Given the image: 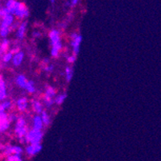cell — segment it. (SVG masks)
<instances>
[{
  "label": "cell",
  "mask_w": 161,
  "mask_h": 161,
  "mask_svg": "<svg viewBox=\"0 0 161 161\" xmlns=\"http://www.w3.org/2000/svg\"><path fill=\"white\" fill-rule=\"evenodd\" d=\"M28 122L23 114H19L17 119L16 122L13 124V133L17 139L24 143V139H25L26 135L28 134L29 130Z\"/></svg>",
  "instance_id": "6da1fadb"
},
{
  "label": "cell",
  "mask_w": 161,
  "mask_h": 161,
  "mask_svg": "<svg viewBox=\"0 0 161 161\" xmlns=\"http://www.w3.org/2000/svg\"><path fill=\"white\" fill-rule=\"evenodd\" d=\"M43 138H44V132L42 130L31 128L26 135L24 144H41Z\"/></svg>",
  "instance_id": "7a4b0ae2"
},
{
  "label": "cell",
  "mask_w": 161,
  "mask_h": 161,
  "mask_svg": "<svg viewBox=\"0 0 161 161\" xmlns=\"http://www.w3.org/2000/svg\"><path fill=\"white\" fill-rule=\"evenodd\" d=\"M57 96V90L51 86H47L43 94V103L47 108H51L55 105V97Z\"/></svg>",
  "instance_id": "3957f363"
},
{
  "label": "cell",
  "mask_w": 161,
  "mask_h": 161,
  "mask_svg": "<svg viewBox=\"0 0 161 161\" xmlns=\"http://www.w3.org/2000/svg\"><path fill=\"white\" fill-rule=\"evenodd\" d=\"M81 41H82V36L79 33L73 32L70 35V45L73 49V54L77 56L80 51Z\"/></svg>",
  "instance_id": "277c9868"
},
{
  "label": "cell",
  "mask_w": 161,
  "mask_h": 161,
  "mask_svg": "<svg viewBox=\"0 0 161 161\" xmlns=\"http://www.w3.org/2000/svg\"><path fill=\"white\" fill-rule=\"evenodd\" d=\"M30 102L25 96L19 97L15 101V108L16 111L19 114H24L27 112L29 108Z\"/></svg>",
  "instance_id": "5b68a950"
},
{
  "label": "cell",
  "mask_w": 161,
  "mask_h": 161,
  "mask_svg": "<svg viewBox=\"0 0 161 161\" xmlns=\"http://www.w3.org/2000/svg\"><path fill=\"white\" fill-rule=\"evenodd\" d=\"M14 16L19 21H24V20H25V19L29 16V11H28V8H27L25 3L19 2L18 8L15 11V14H14Z\"/></svg>",
  "instance_id": "8992f818"
},
{
  "label": "cell",
  "mask_w": 161,
  "mask_h": 161,
  "mask_svg": "<svg viewBox=\"0 0 161 161\" xmlns=\"http://www.w3.org/2000/svg\"><path fill=\"white\" fill-rule=\"evenodd\" d=\"M24 152V149L22 147L17 144H6L5 147L3 149V155L6 156H10V155H21Z\"/></svg>",
  "instance_id": "52a82bcc"
},
{
  "label": "cell",
  "mask_w": 161,
  "mask_h": 161,
  "mask_svg": "<svg viewBox=\"0 0 161 161\" xmlns=\"http://www.w3.org/2000/svg\"><path fill=\"white\" fill-rule=\"evenodd\" d=\"M11 123L8 119V113H0V134H5L11 129Z\"/></svg>",
  "instance_id": "ba28073f"
},
{
  "label": "cell",
  "mask_w": 161,
  "mask_h": 161,
  "mask_svg": "<svg viewBox=\"0 0 161 161\" xmlns=\"http://www.w3.org/2000/svg\"><path fill=\"white\" fill-rule=\"evenodd\" d=\"M27 29H28V21L27 20L21 21L18 28L15 31V38L18 41H22L25 38Z\"/></svg>",
  "instance_id": "9c48e42d"
},
{
  "label": "cell",
  "mask_w": 161,
  "mask_h": 161,
  "mask_svg": "<svg viewBox=\"0 0 161 161\" xmlns=\"http://www.w3.org/2000/svg\"><path fill=\"white\" fill-rule=\"evenodd\" d=\"M42 148L43 147L41 144H27L24 148V152L28 157H33L40 153Z\"/></svg>",
  "instance_id": "30bf717a"
},
{
  "label": "cell",
  "mask_w": 161,
  "mask_h": 161,
  "mask_svg": "<svg viewBox=\"0 0 161 161\" xmlns=\"http://www.w3.org/2000/svg\"><path fill=\"white\" fill-rule=\"evenodd\" d=\"M8 85L6 82L5 79L2 75H0V103L8 99Z\"/></svg>",
  "instance_id": "8fae6325"
},
{
  "label": "cell",
  "mask_w": 161,
  "mask_h": 161,
  "mask_svg": "<svg viewBox=\"0 0 161 161\" xmlns=\"http://www.w3.org/2000/svg\"><path fill=\"white\" fill-rule=\"evenodd\" d=\"M30 105H31V110L35 113V114H39L40 115L42 112L44 110V105L42 102H40V100L37 99H32L30 102Z\"/></svg>",
  "instance_id": "7c38bea8"
},
{
  "label": "cell",
  "mask_w": 161,
  "mask_h": 161,
  "mask_svg": "<svg viewBox=\"0 0 161 161\" xmlns=\"http://www.w3.org/2000/svg\"><path fill=\"white\" fill-rule=\"evenodd\" d=\"M48 38H49L51 46L59 44V43L61 42L60 31L57 29H52L48 32Z\"/></svg>",
  "instance_id": "4fadbf2b"
},
{
  "label": "cell",
  "mask_w": 161,
  "mask_h": 161,
  "mask_svg": "<svg viewBox=\"0 0 161 161\" xmlns=\"http://www.w3.org/2000/svg\"><path fill=\"white\" fill-rule=\"evenodd\" d=\"M15 107V103H13L11 99H6L3 102L0 103V113H8L11 111Z\"/></svg>",
  "instance_id": "5bb4252c"
},
{
  "label": "cell",
  "mask_w": 161,
  "mask_h": 161,
  "mask_svg": "<svg viewBox=\"0 0 161 161\" xmlns=\"http://www.w3.org/2000/svg\"><path fill=\"white\" fill-rule=\"evenodd\" d=\"M24 53L22 51V50H20L19 51L18 53H15L14 56H13L12 58V61H11V64H12L13 66H15V67H19L22 64L23 61H24Z\"/></svg>",
  "instance_id": "9a60e30c"
},
{
  "label": "cell",
  "mask_w": 161,
  "mask_h": 161,
  "mask_svg": "<svg viewBox=\"0 0 161 161\" xmlns=\"http://www.w3.org/2000/svg\"><path fill=\"white\" fill-rule=\"evenodd\" d=\"M32 128L36 129V130H42L43 128L44 127V123L41 119V116L39 114H35L32 118Z\"/></svg>",
  "instance_id": "2e32d148"
},
{
  "label": "cell",
  "mask_w": 161,
  "mask_h": 161,
  "mask_svg": "<svg viewBox=\"0 0 161 161\" xmlns=\"http://www.w3.org/2000/svg\"><path fill=\"white\" fill-rule=\"evenodd\" d=\"M15 21H16V20H15V17L12 14H8L7 16L4 17L3 19L0 20V25L11 28V27L14 24V23H15Z\"/></svg>",
  "instance_id": "e0dca14e"
},
{
  "label": "cell",
  "mask_w": 161,
  "mask_h": 161,
  "mask_svg": "<svg viewBox=\"0 0 161 161\" xmlns=\"http://www.w3.org/2000/svg\"><path fill=\"white\" fill-rule=\"evenodd\" d=\"M19 4V1H17V0H8L6 2L5 8L8 9L10 14H12L14 15L17 8H18Z\"/></svg>",
  "instance_id": "ac0fdd59"
},
{
  "label": "cell",
  "mask_w": 161,
  "mask_h": 161,
  "mask_svg": "<svg viewBox=\"0 0 161 161\" xmlns=\"http://www.w3.org/2000/svg\"><path fill=\"white\" fill-rule=\"evenodd\" d=\"M28 80L24 74H19L15 77V83L19 88L24 90L27 86Z\"/></svg>",
  "instance_id": "d6986e66"
},
{
  "label": "cell",
  "mask_w": 161,
  "mask_h": 161,
  "mask_svg": "<svg viewBox=\"0 0 161 161\" xmlns=\"http://www.w3.org/2000/svg\"><path fill=\"white\" fill-rule=\"evenodd\" d=\"M63 49V44L62 42L59 43V44H56V45L52 46L51 51H50V54L51 57L53 58H57L60 56V53H61Z\"/></svg>",
  "instance_id": "ffe728a7"
},
{
  "label": "cell",
  "mask_w": 161,
  "mask_h": 161,
  "mask_svg": "<svg viewBox=\"0 0 161 161\" xmlns=\"http://www.w3.org/2000/svg\"><path fill=\"white\" fill-rule=\"evenodd\" d=\"M13 56H14V53L11 50L7 52V53H3L2 56H1V58H0V61H1L3 64H8L9 63H11Z\"/></svg>",
  "instance_id": "44dd1931"
},
{
  "label": "cell",
  "mask_w": 161,
  "mask_h": 161,
  "mask_svg": "<svg viewBox=\"0 0 161 161\" xmlns=\"http://www.w3.org/2000/svg\"><path fill=\"white\" fill-rule=\"evenodd\" d=\"M11 40L8 38L2 39V40L0 41V48H1L3 53L10 51V50H11Z\"/></svg>",
  "instance_id": "7402d4cb"
},
{
  "label": "cell",
  "mask_w": 161,
  "mask_h": 161,
  "mask_svg": "<svg viewBox=\"0 0 161 161\" xmlns=\"http://www.w3.org/2000/svg\"><path fill=\"white\" fill-rule=\"evenodd\" d=\"M73 73H74V69H73V65H68L65 67L64 69V77H65L66 82L69 83L72 80L73 77Z\"/></svg>",
  "instance_id": "603a6c76"
},
{
  "label": "cell",
  "mask_w": 161,
  "mask_h": 161,
  "mask_svg": "<svg viewBox=\"0 0 161 161\" xmlns=\"http://www.w3.org/2000/svg\"><path fill=\"white\" fill-rule=\"evenodd\" d=\"M42 66L44 71L47 73H53V70H54V65L51 64V63H49V60L48 58H45L43 60Z\"/></svg>",
  "instance_id": "cb8c5ba5"
},
{
  "label": "cell",
  "mask_w": 161,
  "mask_h": 161,
  "mask_svg": "<svg viewBox=\"0 0 161 161\" xmlns=\"http://www.w3.org/2000/svg\"><path fill=\"white\" fill-rule=\"evenodd\" d=\"M24 90H25L28 93H29V94H34V93H36V91L35 82H34L33 80H28Z\"/></svg>",
  "instance_id": "d4e9b609"
},
{
  "label": "cell",
  "mask_w": 161,
  "mask_h": 161,
  "mask_svg": "<svg viewBox=\"0 0 161 161\" xmlns=\"http://www.w3.org/2000/svg\"><path fill=\"white\" fill-rule=\"evenodd\" d=\"M40 116H41V119H42L44 126H45V127L49 126V125L51 124V122H52V119L49 115V114L46 111V110H44V111L42 112V114H40Z\"/></svg>",
  "instance_id": "484cf974"
},
{
  "label": "cell",
  "mask_w": 161,
  "mask_h": 161,
  "mask_svg": "<svg viewBox=\"0 0 161 161\" xmlns=\"http://www.w3.org/2000/svg\"><path fill=\"white\" fill-rule=\"evenodd\" d=\"M11 28H8V27H4V26L0 25V38L1 39H6L11 34Z\"/></svg>",
  "instance_id": "4316f807"
},
{
  "label": "cell",
  "mask_w": 161,
  "mask_h": 161,
  "mask_svg": "<svg viewBox=\"0 0 161 161\" xmlns=\"http://www.w3.org/2000/svg\"><path fill=\"white\" fill-rule=\"evenodd\" d=\"M66 98H67V93H59L55 97V104L57 105V106H61L64 103V101H65Z\"/></svg>",
  "instance_id": "83f0119b"
},
{
  "label": "cell",
  "mask_w": 161,
  "mask_h": 161,
  "mask_svg": "<svg viewBox=\"0 0 161 161\" xmlns=\"http://www.w3.org/2000/svg\"><path fill=\"white\" fill-rule=\"evenodd\" d=\"M19 115V114H17V111L15 112L11 110V111L8 112V119H9V121L11 123V124H14V123L16 122Z\"/></svg>",
  "instance_id": "f1b7e54d"
},
{
  "label": "cell",
  "mask_w": 161,
  "mask_h": 161,
  "mask_svg": "<svg viewBox=\"0 0 161 161\" xmlns=\"http://www.w3.org/2000/svg\"><path fill=\"white\" fill-rule=\"evenodd\" d=\"M6 161H23L21 155H10L6 157Z\"/></svg>",
  "instance_id": "f546056e"
},
{
  "label": "cell",
  "mask_w": 161,
  "mask_h": 161,
  "mask_svg": "<svg viewBox=\"0 0 161 161\" xmlns=\"http://www.w3.org/2000/svg\"><path fill=\"white\" fill-rule=\"evenodd\" d=\"M10 14L9 11H8V9L5 8V6L4 7H0V20L3 19L4 17H6L7 15Z\"/></svg>",
  "instance_id": "4dcf8cb0"
},
{
  "label": "cell",
  "mask_w": 161,
  "mask_h": 161,
  "mask_svg": "<svg viewBox=\"0 0 161 161\" xmlns=\"http://www.w3.org/2000/svg\"><path fill=\"white\" fill-rule=\"evenodd\" d=\"M66 60H67V62H68L69 64H74V63L76 62V60H77V56L74 55V54L67 56V57H66Z\"/></svg>",
  "instance_id": "1f68e13d"
},
{
  "label": "cell",
  "mask_w": 161,
  "mask_h": 161,
  "mask_svg": "<svg viewBox=\"0 0 161 161\" xmlns=\"http://www.w3.org/2000/svg\"><path fill=\"white\" fill-rule=\"evenodd\" d=\"M32 36L35 37V38H39V37L41 36V34H40V31H34V32L32 33Z\"/></svg>",
  "instance_id": "d6a6232c"
},
{
  "label": "cell",
  "mask_w": 161,
  "mask_h": 161,
  "mask_svg": "<svg viewBox=\"0 0 161 161\" xmlns=\"http://www.w3.org/2000/svg\"><path fill=\"white\" fill-rule=\"evenodd\" d=\"M79 2V0H72V6H76L77 4V3Z\"/></svg>",
  "instance_id": "836d02e7"
},
{
  "label": "cell",
  "mask_w": 161,
  "mask_h": 161,
  "mask_svg": "<svg viewBox=\"0 0 161 161\" xmlns=\"http://www.w3.org/2000/svg\"><path fill=\"white\" fill-rule=\"evenodd\" d=\"M3 53H2V50H1V48H0V58H1V56H2Z\"/></svg>",
  "instance_id": "e575fe53"
},
{
  "label": "cell",
  "mask_w": 161,
  "mask_h": 161,
  "mask_svg": "<svg viewBox=\"0 0 161 161\" xmlns=\"http://www.w3.org/2000/svg\"><path fill=\"white\" fill-rule=\"evenodd\" d=\"M50 2H51L52 3H55V0H50Z\"/></svg>",
  "instance_id": "d590c367"
},
{
  "label": "cell",
  "mask_w": 161,
  "mask_h": 161,
  "mask_svg": "<svg viewBox=\"0 0 161 161\" xmlns=\"http://www.w3.org/2000/svg\"><path fill=\"white\" fill-rule=\"evenodd\" d=\"M0 136H1V134H0Z\"/></svg>",
  "instance_id": "8d00e7d4"
}]
</instances>
